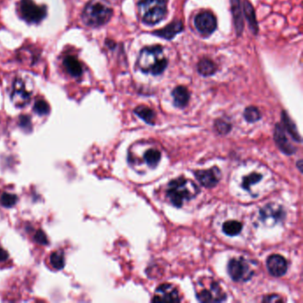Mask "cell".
Listing matches in <instances>:
<instances>
[{
    "label": "cell",
    "mask_w": 303,
    "mask_h": 303,
    "mask_svg": "<svg viewBox=\"0 0 303 303\" xmlns=\"http://www.w3.org/2000/svg\"><path fill=\"white\" fill-rule=\"evenodd\" d=\"M184 25L181 21H173L165 28L153 32V35L158 36L159 38L165 39H173L177 34L184 31Z\"/></svg>",
    "instance_id": "16"
},
{
    "label": "cell",
    "mask_w": 303,
    "mask_h": 303,
    "mask_svg": "<svg viewBox=\"0 0 303 303\" xmlns=\"http://www.w3.org/2000/svg\"><path fill=\"white\" fill-rule=\"evenodd\" d=\"M243 8L244 14H245V16H246L247 21H248V25L250 27L251 32L256 35L258 31H259V27H258V22L257 20H256V15H255L254 7L252 6V4L248 0H245Z\"/></svg>",
    "instance_id": "19"
},
{
    "label": "cell",
    "mask_w": 303,
    "mask_h": 303,
    "mask_svg": "<svg viewBox=\"0 0 303 303\" xmlns=\"http://www.w3.org/2000/svg\"><path fill=\"white\" fill-rule=\"evenodd\" d=\"M138 67L143 73L159 76L166 71L168 60L164 53L162 46H150L144 47L139 54Z\"/></svg>",
    "instance_id": "1"
},
{
    "label": "cell",
    "mask_w": 303,
    "mask_h": 303,
    "mask_svg": "<svg viewBox=\"0 0 303 303\" xmlns=\"http://www.w3.org/2000/svg\"><path fill=\"white\" fill-rule=\"evenodd\" d=\"M172 96L173 98V103L177 108H184L188 105L191 95L185 86L179 85L173 89Z\"/></svg>",
    "instance_id": "18"
},
{
    "label": "cell",
    "mask_w": 303,
    "mask_h": 303,
    "mask_svg": "<svg viewBox=\"0 0 303 303\" xmlns=\"http://www.w3.org/2000/svg\"><path fill=\"white\" fill-rule=\"evenodd\" d=\"M262 179V174L257 172L248 173L244 177L242 180V187L247 191H252L255 186L260 184Z\"/></svg>",
    "instance_id": "23"
},
{
    "label": "cell",
    "mask_w": 303,
    "mask_h": 303,
    "mask_svg": "<svg viewBox=\"0 0 303 303\" xmlns=\"http://www.w3.org/2000/svg\"><path fill=\"white\" fill-rule=\"evenodd\" d=\"M228 272L230 279L235 282H247L254 276V270L244 258H234L230 260L228 265Z\"/></svg>",
    "instance_id": "8"
},
{
    "label": "cell",
    "mask_w": 303,
    "mask_h": 303,
    "mask_svg": "<svg viewBox=\"0 0 303 303\" xmlns=\"http://www.w3.org/2000/svg\"><path fill=\"white\" fill-rule=\"evenodd\" d=\"M243 229V226L237 221H228L224 222L222 225V230L226 235L234 236L238 235Z\"/></svg>",
    "instance_id": "25"
},
{
    "label": "cell",
    "mask_w": 303,
    "mask_h": 303,
    "mask_svg": "<svg viewBox=\"0 0 303 303\" xmlns=\"http://www.w3.org/2000/svg\"><path fill=\"white\" fill-rule=\"evenodd\" d=\"M215 128L220 134H228L231 130V125L227 123L225 120L218 119L215 122Z\"/></svg>",
    "instance_id": "30"
},
{
    "label": "cell",
    "mask_w": 303,
    "mask_h": 303,
    "mask_svg": "<svg viewBox=\"0 0 303 303\" xmlns=\"http://www.w3.org/2000/svg\"><path fill=\"white\" fill-rule=\"evenodd\" d=\"M33 109L37 114H39L40 116H44L48 114L50 111L49 105L48 103L45 101V100H38L36 101Z\"/></svg>",
    "instance_id": "29"
},
{
    "label": "cell",
    "mask_w": 303,
    "mask_h": 303,
    "mask_svg": "<svg viewBox=\"0 0 303 303\" xmlns=\"http://www.w3.org/2000/svg\"><path fill=\"white\" fill-rule=\"evenodd\" d=\"M281 117H282L283 127L285 130L287 131V133L291 135V137L293 138L294 141H301V137L300 134L298 133L296 127L293 122V120L290 118V116L287 115L286 111H283L281 114Z\"/></svg>",
    "instance_id": "20"
},
{
    "label": "cell",
    "mask_w": 303,
    "mask_h": 303,
    "mask_svg": "<svg viewBox=\"0 0 303 303\" xmlns=\"http://www.w3.org/2000/svg\"><path fill=\"white\" fill-rule=\"evenodd\" d=\"M35 240L40 245H46L47 244V237H46V234L41 230H39V231L36 233Z\"/></svg>",
    "instance_id": "31"
},
{
    "label": "cell",
    "mask_w": 303,
    "mask_h": 303,
    "mask_svg": "<svg viewBox=\"0 0 303 303\" xmlns=\"http://www.w3.org/2000/svg\"><path fill=\"white\" fill-rule=\"evenodd\" d=\"M267 268L272 276L279 278L286 274L288 264L286 259L279 254H272L267 260Z\"/></svg>",
    "instance_id": "13"
},
{
    "label": "cell",
    "mask_w": 303,
    "mask_h": 303,
    "mask_svg": "<svg viewBox=\"0 0 303 303\" xmlns=\"http://www.w3.org/2000/svg\"><path fill=\"white\" fill-rule=\"evenodd\" d=\"M143 159L148 167L156 168L161 159V152L158 148H148L144 152Z\"/></svg>",
    "instance_id": "22"
},
{
    "label": "cell",
    "mask_w": 303,
    "mask_h": 303,
    "mask_svg": "<svg viewBox=\"0 0 303 303\" xmlns=\"http://www.w3.org/2000/svg\"><path fill=\"white\" fill-rule=\"evenodd\" d=\"M18 201V198L16 195L11 194L5 192L0 196V204H2L5 207H13L16 204Z\"/></svg>",
    "instance_id": "28"
},
{
    "label": "cell",
    "mask_w": 303,
    "mask_h": 303,
    "mask_svg": "<svg viewBox=\"0 0 303 303\" xmlns=\"http://www.w3.org/2000/svg\"><path fill=\"white\" fill-rule=\"evenodd\" d=\"M20 125L22 127H28V126H31V120L28 119V116H22L20 120Z\"/></svg>",
    "instance_id": "33"
},
{
    "label": "cell",
    "mask_w": 303,
    "mask_h": 303,
    "mask_svg": "<svg viewBox=\"0 0 303 303\" xmlns=\"http://www.w3.org/2000/svg\"><path fill=\"white\" fill-rule=\"evenodd\" d=\"M8 258V254L6 250H4L2 247H0V261H7Z\"/></svg>",
    "instance_id": "34"
},
{
    "label": "cell",
    "mask_w": 303,
    "mask_h": 303,
    "mask_svg": "<svg viewBox=\"0 0 303 303\" xmlns=\"http://www.w3.org/2000/svg\"><path fill=\"white\" fill-rule=\"evenodd\" d=\"M180 296L176 288L171 284H163L156 290L152 301L155 302H178Z\"/></svg>",
    "instance_id": "11"
},
{
    "label": "cell",
    "mask_w": 303,
    "mask_h": 303,
    "mask_svg": "<svg viewBox=\"0 0 303 303\" xmlns=\"http://www.w3.org/2000/svg\"><path fill=\"white\" fill-rule=\"evenodd\" d=\"M274 137H275L276 143L281 149V152H284L286 155H293V153L296 152V149L286 136L284 127L280 124H278L276 126Z\"/></svg>",
    "instance_id": "14"
},
{
    "label": "cell",
    "mask_w": 303,
    "mask_h": 303,
    "mask_svg": "<svg viewBox=\"0 0 303 303\" xmlns=\"http://www.w3.org/2000/svg\"><path fill=\"white\" fill-rule=\"evenodd\" d=\"M196 179L200 183L202 186L207 189L215 187L222 178L221 170L218 167H213L207 170H198L195 172Z\"/></svg>",
    "instance_id": "10"
},
{
    "label": "cell",
    "mask_w": 303,
    "mask_h": 303,
    "mask_svg": "<svg viewBox=\"0 0 303 303\" xmlns=\"http://www.w3.org/2000/svg\"><path fill=\"white\" fill-rule=\"evenodd\" d=\"M261 112L260 110L254 106L247 107L244 111V117L248 123H255L261 119Z\"/></svg>",
    "instance_id": "26"
},
{
    "label": "cell",
    "mask_w": 303,
    "mask_h": 303,
    "mask_svg": "<svg viewBox=\"0 0 303 303\" xmlns=\"http://www.w3.org/2000/svg\"><path fill=\"white\" fill-rule=\"evenodd\" d=\"M113 10L104 0H91L82 13V21L89 27L98 28L109 22Z\"/></svg>",
    "instance_id": "3"
},
{
    "label": "cell",
    "mask_w": 303,
    "mask_h": 303,
    "mask_svg": "<svg viewBox=\"0 0 303 303\" xmlns=\"http://www.w3.org/2000/svg\"><path fill=\"white\" fill-rule=\"evenodd\" d=\"M134 113L148 125L153 126L155 124V112L148 107L143 105L138 106L137 108L134 109Z\"/></svg>",
    "instance_id": "24"
},
{
    "label": "cell",
    "mask_w": 303,
    "mask_h": 303,
    "mask_svg": "<svg viewBox=\"0 0 303 303\" xmlns=\"http://www.w3.org/2000/svg\"><path fill=\"white\" fill-rule=\"evenodd\" d=\"M138 12L145 24L155 25L167 14L166 0H137Z\"/></svg>",
    "instance_id": "4"
},
{
    "label": "cell",
    "mask_w": 303,
    "mask_h": 303,
    "mask_svg": "<svg viewBox=\"0 0 303 303\" xmlns=\"http://www.w3.org/2000/svg\"><path fill=\"white\" fill-rule=\"evenodd\" d=\"M194 22L198 32L204 37L211 35L217 28L216 17L209 11H204L198 14L195 17Z\"/></svg>",
    "instance_id": "9"
},
{
    "label": "cell",
    "mask_w": 303,
    "mask_h": 303,
    "mask_svg": "<svg viewBox=\"0 0 303 303\" xmlns=\"http://www.w3.org/2000/svg\"><path fill=\"white\" fill-rule=\"evenodd\" d=\"M216 71H217L216 64L208 58H204L198 63V73L202 75V76H204V77L211 76V75L215 74Z\"/></svg>",
    "instance_id": "21"
},
{
    "label": "cell",
    "mask_w": 303,
    "mask_h": 303,
    "mask_svg": "<svg viewBox=\"0 0 303 303\" xmlns=\"http://www.w3.org/2000/svg\"><path fill=\"white\" fill-rule=\"evenodd\" d=\"M197 297L201 302H220L227 299V295L219 283L213 280L208 281V283L204 280L199 282L197 290Z\"/></svg>",
    "instance_id": "7"
},
{
    "label": "cell",
    "mask_w": 303,
    "mask_h": 303,
    "mask_svg": "<svg viewBox=\"0 0 303 303\" xmlns=\"http://www.w3.org/2000/svg\"><path fill=\"white\" fill-rule=\"evenodd\" d=\"M50 263L52 265V267L55 269H62L64 268L65 261H64L63 253H60L59 251L53 252L50 256Z\"/></svg>",
    "instance_id": "27"
},
{
    "label": "cell",
    "mask_w": 303,
    "mask_h": 303,
    "mask_svg": "<svg viewBox=\"0 0 303 303\" xmlns=\"http://www.w3.org/2000/svg\"><path fill=\"white\" fill-rule=\"evenodd\" d=\"M34 90V84L31 78L20 76L14 79L12 91L11 101L17 108H23L32 100Z\"/></svg>",
    "instance_id": "5"
},
{
    "label": "cell",
    "mask_w": 303,
    "mask_h": 303,
    "mask_svg": "<svg viewBox=\"0 0 303 303\" xmlns=\"http://www.w3.org/2000/svg\"><path fill=\"white\" fill-rule=\"evenodd\" d=\"M231 13H232L234 24L236 28V35L241 36L244 29L243 12L241 9L240 0H230Z\"/></svg>",
    "instance_id": "17"
},
{
    "label": "cell",
    "mask_w": 303,
    "mask_h": 303,
    "mask_svg": "<svg viewBox=\"0 0 303 303\" xmlns=\"http://www.w3.org/2000/svg\"><path fill=\"white\" fill-rule=\"evenodd\" d=\"M282 298L279 296V295H268V296L265 297L263 299V301H267V302H277V301H282Z\"/></svg>",
    "instance_id": "32"
},
{
    "label": "cell",
    "mask_w": 303,
    "mask_h": 303,
    "mask_svg": "<svg viewBox=\"0 0 303 303\" xmlns=\"http://www.w3.org/2000/svg\"><path fill=\"white\" fill-rule=\"evenodd\" d=\"M18 12L23 21L31 24H39L46 17L47 7L39 6L33 0H21Z\"/></svg>",
    "instance_id": "6"
},
{
    "label": "cell",
    "mask_w": 303,
    "mask_h": 303,
    "mask_svg": "<svg viewBox=\"0 0 303 303\" xmlns=\"http://www.w3.org/2000/svg\"><path fill=\"white\" fill-rule=\"evenodd\" d=\"M199 193L198 186L191 180L180 177L171 180L166 191L169 201L176 207H181L185 201H190Z\"/></svg>",
    "instance_id": "2"
},
{
    "label": "cell",
    "mask_w": 303,
    "mask_h": 303,
    "mask_svg": "<svg viewBox=\"0 0 303 303\" xmlns=\"http://www.w3.org/2000/svg\"><path fill=\"white\" fill-rule=\"evenodd\" d=\"M63 64L68 74L72 78H80L84 73V66L81 62L72 54H69L64 57Z\"/></svg>",
    "instance_id": "15"
},
{
    "label": "cell",
    "mask_w": 303,
    "mask_h": 303,
    "mask_svg": "<svg viewBox=\"0 0 303 303\" xmlns=\"http://www.w3.org/2000/svg\"><path fill=\"white\" fill-rule=\"evenodd\" d=\"M285 211L283 208L276 204H268L260 210L261 220L265 223H277L285 218Z\"/></svg>",
    "instance_id": "12"
}]
</instances>
